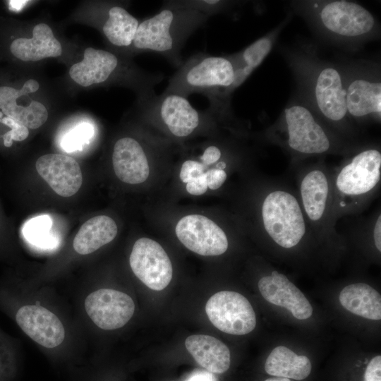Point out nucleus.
Masks as SVG:
<instances>
[{
    "label": "nucleus",
    "mask_w": 381,
    "mask_h": 381,
    "mask_svg": "<svg viewBox=\"0 0 381 381\" xmlns=\"http://www.w3.org/2000/svg\"><path fill=\"white\" fill-rule=\"evenodd\" d=\"M209 18L186 1H164L158 13L139 23L131 49L159 54L179 68L185 42Z\"/></svg>",
    "instance_id": "1"
},
{
    "label": "nucleus",
    "mask_w": 381,
    "mask_h": 381,
    "mask_svg": "<svg viewBox=\"0 0 381 381\" xmlns=\"http://www.w3.org/2000/svg\"><path fill=\"white\" fill-rule=\"evenodd\" d=\"M235 79L236 67L230 56L198 53L179 67L164 92L185 97L200 93L210 102H224L225 97L233 91Z\"/></svg>",
    "instance_id": "2"
},
{
    "label": "nucleus",
    "mask_w": 381,
    "mask_h": 381,
    "mask_svg": "<svg viewBox=\"0 0 381 381\" xmlns=\"http://www.w3.org/2000/svg\"><path fill=\"white\" fill-rule=\"evenodd\" d=\"M142 111L150 122L159 123L178 138L190 136L203 123H209L226 106L212 104L205 110L194 108L187 97L174 92H163L141 100Z\"/></svg>",
    "instance_id": "3"
},
{
    "label": "nucleus",
    "mask_w": 381,
    "mask_h": 381,
    "mask_svg": "<svg viewBox=\"0 0 381 381\" xmlns=\"http://www.w3.org/2000/svg\"><path fill=\"white\" fill-rule=\"evenodd\" d=\"M261 213L267 234L280 247L294 248L304 237V217L297 199L290 193L270 192L263 200Z\"/></svg>",
    "instance_id": "4"
},
{
    "label": "nucleus",
    "mask_w": 381,
    "mask_h": 381,
    "mask_svg": "<svg viewBox=\"0 0 381 381\" xmlns=\"http://www.w3.org/2000/svg\"><path fill=\"white\" fill-rule=\"evenodd\" d=\"M205 311L212 324L226 334H247L256 326L253 306L244 296L236 291L214 294L207 301Z\"/></svg>",
    "instance_id": "5"
},
{
    "label": "nucleus",
    "mask_w": 381,
    "mask_h": 381,
    "mask_svg": "<svg viewBox=\"0 0 381 381\" xmlns=\"http://www.w3.org/2000/svg\"><path fill=\"white\" fill-rule=\"evenodd\" d=\"M129 262L134 274L152 290H163L172 279L171 262L162 246L152 239L140 238L137 240Z\"/></svg>",
    "instance_id": "6"
},
{
    "label": "nucleus",
    "mask_w": 381,
    "mask_h": 381,
    "mask_svg": "<svg viewBox=\"0 0 381 381\" xmlns=\"http://www.w3.org/2000/svg\"><path fill=\"white\" fill-rule=\"evenodd\" d=\"M176 234L190 250L204 256H216L228 248L224 231L212 220L200 214L182 217L176 224Z\"/></svg>",
    "instance_id": "7"
},
{
    "label": "nucleus",
    "mask_w": 381,
    "mask_h": 381,
    "mask_svg": "<svg viewBox=\"0 0 381 381\" xmlns=\"http://www.w3.org/2000/svg\"><path fill=\"white\" fill-rule=\"evenodd\" d=\"M85 308L97 327L113 330L121 328L130 320L135 311V304L131 297L123 292L101 289L87 296Z\"/></svg>",
    "instance_id": "8"
},
{
    "label": "nucleus",
    "mask_w": 381,
    "mask_h": 381,
    "mask_svg": "<svg viewBox=\"0 0 381 381\" xmlns=\"http://www.w3.org/2000/svg\"><path fill=\"white\" fill-rule=\"evenodd\" d=\"M284 114L288 144L292 150L305 155H317L329 149L328 136L307 108L293 105L286 108Z\"/></svg>",
    "instance_id": "9"
},
{
    "label": "nucleus",
    "mask_w": 381,
    "mask_h": 381,
    "mask_svg": "<svg viewBox=\"0 0 381 381\" xmlns=\"http://www.w3.org/2000/svg\"><path fill=\"white\" fill-rule=\"evenodd\" d=\"M381 175V154L375 149L356 155L345 165L336 179L337 190L344 195L358 196L372 190Z\"/></svg>",
    "instance_id": "10"
},
{
    "label": "nucleus",
    "mask_w": 381,
    "mask_h": 381,
    "mask_svg": "<svg viewBox=\"0 0 381 381\" xmlns=\"http://www.w3.org/2000/svg\"><path fill=\"white\" fill-rule=\"evenodd\" d=\"M323 25L330 32L344 37H359L372 30L373 15L361 5L348 1L327 4L320 13Z\"/></svg>",
    "instance_id": "11"
},
{
    "label": "nucleus",
    "mask_w": 381,
    "mask_h": 381,
    "mask_svg": "<svg viewBox=\"0 0 381 381\" xmlns=\"http://www.w3.org/2000/svg\"><path fill=\"white\" fill-rule=\"evenodd\" d=\"M259 291L268 303L285 308L297 320L310 318L313 307L303 293L286 275L274 270L260 279Z\"/></svg>",
    "instance_id": "12"
},
{
    "label": "nucleus",
    "mask_w": 381,
    "mask_h": 381,
    "mask_svg": "<svg viewBox=\"0 0 381 381\" xmlns=\"http://www.w3.org/2000/svg\"><path fill=\"white\" fill-rule=\"evenodd\" d=\"M15 320L30 338L45 348H54L65 338L64 327L60 320L42 306H23L17 310Z\"/></svg>",
    "instance_id": "13"
},
{
    "label": "nucleus",
    "mask_w": 381,
    "mask_h": 381,
    "mask_svg": "<svg viewBox=\"0 0 381 381\" xmlns=\"http://www.w3.org/2000/svg\"><path fill=\"white\" fill-rule=\"evenodd\" d=\"M40 176L59 195L70 197L80 189L83 176L77 161L62 154H47L36 162Z\"/></svg>",
    "instance_id": "14"
},
{
    "label": "nucleus",
    "mask_w": 381,
    "mask_h": 381,
    "mask_svg": "<svg viewBox=\"0 0 381 381\" xmlns=\"http://www.w3.org/2000/svg\"><path fill=\"white\" fill-rule=\"evenodd\" d=\"M39 83L33 79L28 80L20 89L6 85L0 86V111L4 116L11 118L28 128L35 129L47 120L48 111L44 105L32 100L27 106L18 105V98L35 92L39 89Z\"/></svg>",
    "instance_id": "15"
},
{
    "label": "nucleus",
    "mask_w": 381,
    "mask_h": 381,
    "mask_svg": "<svg viewBox=\"0 0 381 381\" xmlns=\"http://www.w3.org/2000/svg\"><path fill=\"white\" fill-rule=\"evenodd\" d=\"M112 164L116 176L126 183H141L149 176L150 167L145 149L131 137L121 138L115 143Z\"/></svg>",
    "instance_id": "16"
},
{
    "label": "nucleus",
    "mask_w": 381,
    "mask_h": 381,
    "mask_svg": "<svg viewBox=\"0 0 381 381\" xmlns=\"http://www.w3.org/2000/svg\"><path fill=\"white\" fill-rule=\"evenodd\" d=\"M120 65L119 59L114 54L87 47L84 52L83 59L71 67L69 74L76 83L88 87L107 82L118 71Z\"/></svg>",
    "instance_id": "17"
},
{
    "label": "nucleus",
    "mask_w": 381,
    "mask_h": 381,
    "mask_svg": "<svg viewBox=\"0 0 381 381\" xmlns=\"http://www.w3.org/2000/svg\"><path fill=\"white\" fill-rule=\"evenodd\" d=\"M315 82V96L320 111L330 121H341L347 109L346 88L339 73L334 68H325Z\"/></svg>",
    "instance_id": "18"
},
{
    "label": "nucleus",
    "mask_w": 381,
    "mask_h": 381,
    "mask_svg": "<svg viewBox=\"0 0 381 381\" xmlns=\"http://www.w3.org/2000/svg\"><path fill=\"white\" fill-rule=\"evenodd\" d=\"M13 56L23 61H37L49 57H57L62 53L61 43L54 37L51 28L45 23L36 25L32 37H19L10 44Z\"/></svg>",
    "instance_id": "19"
},
{
    "label": "nucleus",
    "mask_w": 381,
    "mask_h": 381,
    "mask_svg": "<svg viewBox=\"0 0 381 381\" xmlns=\"http://www.w3.org/2000/svg\"><path fill=\"white\" fill-rule=\"evenodd\" d=\"M185 346L195 361L207 371L221 374L229 368V349L218 339L209 335L194 334L186 338Z\"/></svg>",
    "instance_id": "20"
},
{
    "label": "nucleus",
    "mask_w": 381,
    "mask_h": 381,
    "mask_svg": "<svg viewBox=\"0 0 381 381\" xmlns=\"http://www.w3.org/2000/svg\"><path fill=\"white\" fill-rule=\"evenodd\" d=\"M339 301L353 315L371 320L381 319V296L365 283L358 282L344 286L339 293Z\"/></svg>",
    "instance_id": "21"
},
{
    "label": "nucleus",
    "mask_w": 381,
    "mask_h": 381,
    "mask_svg": "<svg viewBox=\"0 0 381 381\" xmlns=\"http://www.w3.org/2000/svg\"><path fill=\"white\" fill-rule=\"evenodd\" d=\"M117 231L116 224L111 217H94L80 226L73 239V248L80 255L92 253L113 241Z\"/></svg>",
    "instance_id": "22"
},
{
    "label": "nucleus",
    "mask_w": 381,
    "mask_h": 381,
    "mask_svg": "<svg viewBox=\"0 0 381 381\" xmlns=\"http://www.w3.org/2000/svg\"><path fill=\"white\" fill-rule=\"evenodd\" d=\"M311 370L312 365L308 357L298 355L283 345L274 347L265 363V370L268 375L296 380L306 378Z\"/></svg>",
    "instance_id": "23"
},
{
    "label": "nucleus",
    "mask_w": 381,
    "mask_h": 381,
    "mask_svg": "<svg viewBox=\"0 0 381 381\" xmlns=\"http://www.w3.org/2000/svg\"><path fill=\"white\" fill-rule=\"evenodd\" d=\"M347 112L363 117L381 112V83L364 79L352 81L346 89Z\"/></svg>",
    "instance_id": "24"
},
{
    "label": "nucleus",
    "mask_w": 381,
    "mask_h": 381,
    "mask_svg": "<svg viewBox=\"0 0 381 381\" xmlns=\"http://www.w3.org/2000/svg\"><path fill=\"white\" fill-rule=\"evenodd\" d=\"M300 192L308 217L313 222L320 220L325 213L329 196V183L325 173L319 169L309 171L301 183Z\"/></svg>",
    "instance_id": "25"
},
{
    "label": "nucleus",
    "mask_w": 381,
    "mask_h": 381,
    "mask_svg": "<svg viewBox=\"0 0 381 381\" xmlns=\"http://www.w3.org/2000/svg\"><path fill=\"white\" fill-rule=\"evenodd\" d=\"M139 21L124 8L111 6L102 25V32L108 41L117 47H129L136 33Z\"/></svg>",
    "instance_id": "26"
},
{
    "label": "nucleus",
    "mask_w": 381,
    "mask_h": 381,
    "mask_svg": "<svg viewBox=\"0 0 381 381\" xmlns=\"http://www.w3.org/2000/svg\"><path fill=\"white\" fill-rule=\"evenodd\" d=\"M272 40L263 37L256 40L240 54L230 56L236 67L233 90L239 86L265 59L272 49Z\"/></svg>",
    "instance_id": "27"
},
{
    "label": "nucleus",
    "mask_w": 381,
    "mask_h": 381,
    "mask_svg": "<svg viewBox=\"0 0 381 381\" xmlns=\"http://www.w3.org/2000/svg\"><path fill=\"white\" fill-rule=\"evenodd\" d=\"M52 221L47 214L29 219L23 227L25 238L31 243L43 248H52L56 243V237L51 234Z\"/></svg>",
    "instance_id": "28"
},
{
    "label": "nucleus",
    "mask_w": 381,
    "mask_h": 381,
    "mask_svg": "<svg viewBox=\"0 0 381 381\" xmlns=\"http://www.w3.org/2000/svg\"><path fill=\"white\" fill-rule=\"evenodd\" d=\"M93 135V126L88 123H82L64 135L61 140V147L68 152L82 150Z\"/></svg>",
    "instance_id": "29"
},
{
    "label": "nucleus",
    "mask_w": 381,
    "mask_h": 381,
    "mask_svg": "<svg viewBox=\"0 0 381 381\" xmlns=\"http://www.w3.org/2000/svg\"><path fill=\"white\" fill-rule=\"evenodd\" d=\"M0 123L10 128L1 137L6 147H11L13 144V141L20 142L25 140L29 135V130L27 127L10 117L4 115L1 119Z\"/></svg>",
    "instance_id": "30"
},
{
    "label": "nucleus",
    "mask_w": 381,
    "mask_h": 381,
    "mask_svg": "<svg viewBox=\"0 0 381 381\" xmlns=\"http://www.w3.org/2000/svg\"><path fill=\"white\" fill-rule=\"evenodd\" d=\"M207 168L200 162L187 159L182 164L179 174L180 179L183 183H187L203 174Z\"/></svg>",
    "instance_id": "31"
},
{
    "label": "nucleus",
    "mask_w": 381,
    "mask_h": 381,
    "mask_svg": "<svg viewBox=\"0 0 381 381\" xmlns=\"http://www.w3.org/2000/svg\"><path fill=\"white\" fill-rule=\"evenodd\" d=\"M187 4L191 7L208 15L210 17L219 11H221L225 4H226L223 1H186Z\"/></svg>",
    "instance_id": "32"
},
{
    "label": "nucleus",
    "mask_w": 381,
    "mask_h": 381,
    "mask_svg": "<svg viewBox=\"0 0 381 381\" xmlns=\"http://www.w3.org/2000/svg\"><path fill=\"white\" fill-rule=\"evenodd\" d=\"M363 381H381V356L373 357L365 370Z\"/></svg>",
    "instance_id": "33"
},
{
    "label": "nucleus",
    "mask_w": 381,
    "mask_h": 381,
    "mask_svg": "<svg viewBox=\"0 0 381 381\" xmlns=\"http://www.w3.org/2000/svg\"><path fill=\"white\" fill-rule=\"evenodd\" d=\"M207 187L211 190L220 188L226 179V173L223 169H210L204 173Z\"/></svg>",
    "instance_id": "34"
},
{
    "label": "nucleus",
    "mask_w": 381,
    "mask_h": 381,
    "mask_svg": "<svg viewBox=\"0 0 381 381\" xmlns=\"http://www.w3.org/2000/svg\"><path fill=\"white\" fill-rule=\"evenodd\" d=\"M222 157L221 150L214 145H208L200 157V162L208 167L210 165L218 162Z\"/></svg>",
    "instance_id": "35"
},
{
    "label": "nucleus",
    "mask_w": 381,
    "mask_h": 381,
    "mask_svg": "<svg viewBox=\"0 0 381 381\" xmlns=\"http://www.w3.org/2000/svg\"><path fill=\"white\" fill-rule=\"evenodd\" d=\"M186 190L191 195H200L207 189V184L205 174L190 181L186 184Z\"/></svg>",
    "instance_id": "36"
},
{
    "label": "nucleus",
    "mask_w": 381,
    "mask_h": 381,
    "mask_svg": "<svg viewBox=\"0 0 381 381\" xmlns=\"http://www.w3.org/2000/svg\"><path fill=\"white\" fill-rule=\"evenodd\" d=\"M214 377L210 372L197 370L186 381H214Z\"/></svg>",
    "instance_id": "37"
},
{
    "label": "nucleus",
    "mask_w": 381,
    "mask_h": 381,
    "mask_svg": "<svg viewBox=\"0 0 381 381\" xmlns=\"http://www.w3.org/2000/svg\"><path fill=\"white\" fill-rule=\"evenodd\" d=\"M374 243L377 250L381 251V216H378L373 229Z\"/></svg>",
    "instance_id": "38"
},
{
    "label": "nucleus",
    "mask_w": 381,
    "mask_h": 381,
    "mask_svg": "<svg viewBox=\"0 0 381 381\" xmlns=\"http://www.w3.org/2000/svg\"><path fill=\"white\" fill-rule=\"evenodd\" d=\"M265 381H291L290 379L286 378V377H272V378H267Z\"/></svg>",
    "instance_id": "39"
},
{
    "label": "nucleus",
    "mask_w": 381,
    "mask_h": 381,
    "mask_svg": "<svg viewBox=\"0 0 381 381\" xmlns=\"http://www.w3.org/2000/svg\"><path fill=\"white\" fill-rule=\"evenodd\" d=\"M226 164L223 161L219 162L215 166L216 169H223V170L226 168Z\"/></svg>",
    "instance_id": "40"
},
{
    "label": "nucleus",
    "mask_w": 381,
    "mask_h": 381,
    "mask_svg": "<svg viewBox=\"0 0 381 381\" xmlns=\"http://www.w3.org/2000/svg\"><path fill=\"white\" fill-rule=\"evenodd\" d=\"M1 364H2L1 355L0 353V370H1Z\"/></svg>",
    "instance_id": "41"
},
{
    "label": "nucleus",
    "mask_w": 381,
    "mask_h": 381,
    "mask_svg": "<svg viewBox=\"0 0 381 381\" xmlns=\"http://www.w3.org/2000/svg\"><path fill=\"white\" fill-rule=\"evenodd\" d=\"M0 122H1V119H0Z\"/></svg>",
    "instance_id": "42"
}]
</instances>
